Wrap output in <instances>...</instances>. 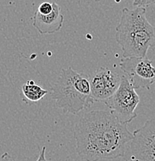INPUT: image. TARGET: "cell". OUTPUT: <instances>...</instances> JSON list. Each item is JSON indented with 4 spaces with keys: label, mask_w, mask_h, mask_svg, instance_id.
<instances>
[{
    "label": "cell",
    "mask_w": 155,
    "mask_h": 161,
    "mask_svg": "<svg viewBox=\"0 0 155 161\" xmlns=\"http://www.w3.org/2000/svg\"><path fill=\"white\" fill-rule=\"evenodd\" d=\"M76 150L86 161L114 160L124 157L133 132L107 110H91L76 124Z\"/></svg>",
    "instance_id": "cell-1"
},
{
    "label": "cell",
    "mask_w": 155,
    "mask_h": 161,
    "mask_svg": "<svg viewBox=\"0 0 155 161\" xmlns=\"http://www.w3.org/2000/svg\"><path fill=\"white\" fill-rule=\"evenodd\" d=\"M115 39L124 58H147L148 50L155 49V27L147 19L145 7L122 9Z\"/></svg>",
    "instance_id": "cell-2"
},
{
    "label": "cell",
    "mask_w": 155,
    "mask_h": 161,
    "mask_svg": "<svg viewBox=\"0 0 155 161\" xmlns=\"http://www.w3.org/2000/svg\"><path fill=\"white\" fill-rule=\"evenodd\" d=\"M51 98L63 112L77 114L93 103L90 78L72 68L62 69L52 87Z\"/></svg>",
    "instance_id": "cell-3"
},
{
    "label": "cell",
    "mask_w": 155,
    "mask_h": 161,
    "mask_svg": "<svg viewBox=\"0 0 155 161\" xmlns=\"http://www.w3.org/2000/svg\"><path fill=\"white\" fill-rule=\"evenodd\" d=\"M140 97L125 75H122L121 85L116 92L104 103L109 111L121 123L127 125L137 117L135 112Z\"/></svg>",
    "instance_id": "cell-4"
},
{
    "label": "cell",
    "mask_w": 155,
    "mask_h": 161,
    "mask_svg": "<svg viewBox=\"0 0 155 161\" xmlns=\"http://www.w3.org/2000/svg\"><path fill=\"white\" fill-rule=\"evenodd\" d=\"M120 67L135 89H150L155 83V68L147 58H123Z\"/></svg>",
    "instance_id": "cell-5"
},
{
    "label": "cell",
    "mask_w": 155,
    "mask_h": 161,
    "mask_svg": "<svg viewBox=\"0 0 155 161\" xmlns=\"http://www.w3.org/2000/svg\"><path fill=\"white\" fill-rule=\"evenodd\" d=\"M130 153L131 160L155 161V118L133 132Z\"/></svg>",
    "instance_id": "cell-6"
},
{
    "label": "cell",
    "mask_w": 155,
    "mask_h": 161,
    "mask_svg": "<svg viewBox=\"0 0 155 161\" xmlns=\"http://www.w3.org/2000/svg\"><path fill=\"white\" fill-rule=\"evenodd\" d=\"M122 76L107 68H101L90 78L93 102L106 101L119 88Z\"/></svg>",
    "instance_id": "cell-7"
},
{
    "label": "cell",
    "mask_w": 155,
    "mask_h": 161,
    "mask_svg": "<svg viewBox=\"0 0 155 161\" xmlns=\"http://www.w3.org/2000/svg\"><path fill=\"white\" fill-rule=\"evenodd\" d=\"M53 4V9L49 14L43 15L36 11L33 16V26L40 34H51L62 28L64 17L61 13L60 7L56 3Z\"/></svg>",
    "instance_id": "cell-8"
},
{
    "label": "cell",
    "mask_w": 155,
    "mask_h": 161,
    "mask_svg": "<svg viewBox=\"0 0 155 161\" xmlns=\"http://www.w3.org/2000/svg\"><path fill=\"white\" fill-rule=\"evenodd\" d=\"M22 92L30 102H38L48 93V91L36 85L33 80H29L22 86Z\"/></svg>",
    "instance_id": "cell-9"
},
{
    "label": "cell",
    "mask_w": 155,
    "mask_h": 161,
    "mask_svg": "<svg viewBox=\"0 0 155 161\" xmlns=\"http://www.w3.org/2000/svg\"><path fill=\"white\" fill-rule=\"evenodd\" d=\"M46 147H43V148L41 149L40 153H39V155L38 159L36 161H50L48 160L46 158ZM1 161H14L13 159L12 158V157L7 152H5L4 153H3V155L1 156Z\"/></svg>",
    "instance_id": "cell-10"
},
{
    "label": "cell",
    "mask_w": 155,
    "mask_h": 161,
    "mask_svg": "<svg viewBox=\"0 0 155 161\" xmlns=\"http://www.w3.org/2000/svg\"><path fill=\"white\" fill-rule=\"evenodd\" d=\"M53 9V3H48V2H44V3H41V4L39 5L36 11L39 12L40 14L47 15L52 13Z\"/></svg>",
    "instance_id": "cell-11"
},
{
    "label": "cell",
    "mask_w": 155,
    "mask_h": 161,
    "mask_svg": "<svg viewBox=\"0 0 155 161\" xmlns=\"http://www.w3.org/2000/svg\"><path fill=\"white\" fill-rule=\"evenodd\" d=\"M151 4H155V0H133V6L136 7H145Z\"/></svg>",
    "instance_id": "cell-12"
},
{
    "label": "cell",
    "mask_w": 155,
    "mask_h": 161,
    "mask_svg": "<svg viewBox=\"0 0 155 161\" xmlns=\"http://www.w3.org/2000/svg\"><path fill=\"white\" fill-rule=\"evenodd\" d=\"M126 161H139V160H131V159H130V160H127Z\"/></svg>",
    "instance_id": "cell-13"
},
{
    "label": "cell",
    "mask_w": 155,
    "mask_h": 161,
    "mask_svg": "<svg viewBox=\"0 0 155 161\" xmlns=\"http://www.w3.org/2000/svg\"><path fill=\"white\" fill-rule=\"evenodd\" d=\"M94 1H96V2H99V1H101V0H94Z\"/></svg>",
    "instance_id": "cell-14"
}]
</instances>
